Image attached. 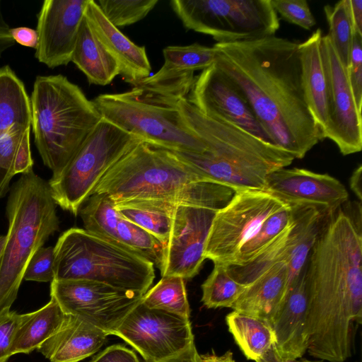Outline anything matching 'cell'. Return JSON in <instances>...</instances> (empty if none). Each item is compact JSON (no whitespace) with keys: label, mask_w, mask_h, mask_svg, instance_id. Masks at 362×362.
<instances>
[{"label":"cell","mask_w":362,"mask_h":362,"mask_svg":"<svg viewBox=\"0 0 362 362\" xmlns=\"http://www.w3.org/2000/svg\"><path fill=\"white\" fill-rule=\"evenodd\" d=\"M213 47L214 64L244 94L273 144L300 159L325 139L305 98L298 43L272 35Z\"/></svg>","instance_id":"obj_1"},{"label":"cell","mask_w":362,"mask_h":362,"mask_svg":"<svg viewBox=\"0 0 362 362\" xmlns=\"http://www.w3.org/2000/svg\"><path fill=\"white\" fill-rule=\"evenodd\" d=\"M305 285L307 352L345 362L362 322L361 215L339 208L329 216L310 252Z\"/></svg>","instance_id":"obj_2"},{"label":"cell","mask_w":362,"mask_h":362,"mask_svg":"<svg viewBox=\"0 0 362 362\" xmlns=\"http://www.w3.org/2000/svg\"><path fill=\"white\" fill-rule=\"evenodd\" d=\"M186 125L205 144L201 153L173 151L207 182L234 192L265 191L268 176L290 165L295 158L226 120L209 117L187 98L177 102Z\"/></svg>","instance_id":"obj_3"},{"label":"cell","mask_w":362,"mask_h":362,"mask_svg":"<svg viewBox=\"0 0 362 362\" xmlns=\"http://www.w3.org/2000/svg\"><path fill=\"white\" fill-rule=\"evenodd\" d=\"M234 192L205 182L171 151L141 141L105 174L93 194H106L115 202L160 199L218 210Z\"/></svg>","instance_id":"obj_4"},{"label":"cell","mask_w":362,"mask_h":362,"mask_svg":"<svg viewBox=\"0 0 362 362\" xmlns=\"http://www.w3.org/2000/svg\"><path fill=\"white\" fill-rule=\"evenodd\" d=\"M30 98L37 149L45 165L56 174L102 117L93 100L61 74L37 76Z\"/></svg>","instance_id":"obj_5"},{"label":"cell","mask_w":362,"mask_h":362,"mask_svg":"<svg viewBox=\"0 0 362 362\" xmlns=\"http://www.w3.org/2000/svg\"><path fill=\"white\" fill-rule=\"evenodd\" d=\"M56 206L48 182L34 171L21 175L10 189L8 231L0 257V310L11 308L30 259L58 230Z\"/></svg>","instance_id":"obj_6"},{"label":"cell","mask_w":362,"mask_h":362,"mask_svg":"<svg viewBox=\"0 0 362 362\" xmlns=\"http://www.w3.org/2000/svg\"><path fill=\"white\" fill-rule=\"evenodd\" d=\"M54 255V280H91L145 294L155 279L152 263L84 228L62 233Z\"/></svg>","instance_id":"obj_7"},{"label":"cell","mask_w":362,"mask_h":362,"mask_svg":"<svg viewBox=\"0 0 362 362\" xmlns=\"http://www.w3.org/2000/svg\"><path fill=\"white\" fill-rule=\"evenodd\" d=\"M180 99L136 86L119 93L100 94L93 102L102 118L146 143L201 153L205 144L185 123L177 107Z\"/></svg>","instance_id":"obj_8"},{"label":"cell","mask_w":362,"mask_h":362,"mask_svg":"<svg viewBox=\"0 0 362 362\" xmlns=\"http://www.w3.org/2000/svg\"><path fill=\"white\" fill-rule=\"evenodd\" d=\"M141 141V138L102 118L48 181L55 204L77 216L105 174Z\"/></svg>","instance_id":"obj_9"},{"label":"cell","mask_w":362,"mask_h":362,"mask_svg":"<svg viewBox=\"0 0 362 362\" xmlns=\"http://www.w3.org/2000/svg\"><path fill=\"white\" fill-rule=\"evenodd\" d=\"M170 6L187 30L217 43L275 35L280 26L270 0H173Z\"/></svg>","instance_id":"obj_10"},{"label":"cell","mask_w":362,"mask_h":362,"mask_svg":"<svg viewBox=\"0 0 362 362\" xmlns=\"http://www.w3.org/2000/svg\"><path fill=\"white\" fill-rule=\"evenodd\" d=\"M286 204L266 191L235 192L216 212L206 243L205 259L229 265L261 224Z\"/></svg>","instance_id":"obj_11"},{"label":"cell","mask_w":362,"mask_h":362,"mask_svg":"<svg viewBox=\"0 0 362 362\" xmlns=\"http://www.w3.org/2000/svg\"><path fill=\"white\" fill-rule=\"evenodd\" d=\"M112 334L130 344L146 362L168 360L194 344L189 317L148 308L141 300Z\"/></svg>","instance_id":"obj_12"},{"label":"cell","mask_w":362,"mask_h":362,"mask_svg":"<svg viewBox=\"0 0 362 362\" xmlns=\"http://www.w3.org/2000/svg\"><path fill=\"white\" fill-rule=\"evenodd\" d=\"M50 283V296L65 314L76 315L108 335L144 295L91 280L54 279Z\"/></svg>","instance_id":"obj_13"},{"label":"cell","mask_w":362,"mask_h":362,"mask_svg":"<svg viewBox=\"0 0 362 362\" xmlns=\"http://www.w3.org/2000/svg\"><path fill=\"white\" fill-rule=\"evenodd\" d=\"M320 51L327 79L329 121L325 139L332 140L347 156L362 148V119L350 85L348 70L341 63L327 35H322Z\"/></svg>","instance_id":"obj_14"},{"label":"cell","mask_w":362,"mask_h":362,"mask_svg":"<svg viewBox=\"0 0 362 362\" xmlns=\"http://www.w3.org/2000/svg\"><path fill=\"white\" fill-rule=\"evenodd\" d=\"M218 210L177 204L169 239L165 246L162 276L189 279L196 276L204 261V250L212 221Z\"/></svg>","instance_id":"obj_15"},{"label":"cell","mask_w":362,"mask_h":362,"mask_svg":"<svg viewBox=\"0 0 362 362\" xmlns=\"http://www.w3.org/2000/svg\"><path fill=\"white\" fill-rule=\"evenodd\" d=\"M186 98L203 114L230 122L272 144L244 94L214 63L194 77Z\"/></svg>","instance_id":"obj_16"},{"label":"cell","mask_w":362,"mask_h":362,"mask_svg":"<svg viewBox=\"0 0 362 362\" xmlns=\"http://www.w3.org/2000/svg\"><path fill=\"white\" fill-rule=\"evenodd\" d=\"M88 0H45L37 17L35 57L50 69L71 62Z\"/></svg>","instance_id":"obj_17"},{"label":"cell","mask_w":362,"mask_h":362,"mask_svg":"<svg viewBox=\"0 0 362 362\" xmlns=\"http://www.w3.org/2000/svg\"><path fill=\"white\" fill-rule=\"evenodd\" d=\"M265 191L290 205H313L331 212L339 209L349 198L346 187L334 177L297 168H284L272 173Z\"/></svg>","instance_id":"obj_18"},{"label":"cell","mask_w":362,"mask_h":362,"mask_svg":"<svg viewBox=\"0 0 362 362\" xmlns=\"http://www.w3.org/2000/svg\"><path fill=\"white\" fill-rule=\"evenodd\" d=\"M163 53L164 64L161 68L134 86L177 98H186L194 81V71L209 68L216 60L214 47L198 43L168 46L163 49Z\"/></svg>","instance_id":"obj_19"},{"label":"cell","mask_w":362,"mask_h":362,"mask_svg":"<svg viewBox=\"0 0 362 362\" xmlns=\"http://www.w3.org/2000/svg\"><path fill=\"white\" fill-rule=\"evenodd\" d=\"M307 308L305 267L269 322L275 335L274 348L283 362L296 361L308 351Z\"/></svg>","instance_id":"obj_20"},{"label":"cell","mask_w":362,"mask_h":362,"mask_svg":"<svg viewBox=\"0 0 362 362\" xmlns=\"http://www.w3.org/2000/svg\"><path fill=\"white\" fill-rule=\"evenodd\" d=\"M84 16L93 33L116 62L119 75L129 84L148 77L151 66L146 48L131 41L105 16L95 1L88 0Z\"/></svg>","instance_id":"obj_21"},{"label":"cell","mask_w":362,"mask_h":362,"mask_svg":"<svg viewBox=\"0 0 362 362\" xmlns=\"http://www.w3.org/2000/svg\"><path fill=\"white\" fill-rule=\"evenodd\" d=\"M107 335L83 319L66 314L60 328L37 351L51 362H78L97 352Z\"/></svg>","instance_id":"obj_22"},{"label":"cell","mask_w":362,"mask_h":362,"mask_svg":"<svg viewBox=\"0 0 362 362\" xmlns=\"http://www.w3.org/2000/svg\"><path fill=\"white\" fill-rule=\"evenodd\" d=\"M290 206L293 210V223L284 261L288 269L289 288L305 269L313 247L328 218L334 213L313 205Z\"/></svg>","instance_id":"obj_23"},{"label":"cell","mask_w":362,"mask_h":362,"mask_svg":"<svg viewBox=\"0 0 362 362\" xmlns=\"http://www.w3.org/2000/svg\"><path fill=\"white\" fill-rule=\"evenodd\" d=\"M322 37V30L317 29L305 41L298 44V51L305 98L324 136L329 121V104L327 79L320 51Z\"/></svg>","instance_id":"obj_24"},{"label":"cell","mask_w":362,"mask_h":362,"mask_svg":"<svg viewBox=\"0 0 362 362\" xmlns=\"http://www.w3.org/2000/svg\"><path fill=\"white\" fill-rule=\"evenodd\" d=\"M288 288V267L284 262L277 263L247 286L231 308L269 322Z\"/></svg>","instance_id":"obj_25"},{"label":"cell","mask_w":362,"mask_h":362,"mask_svg":"<svg viewBox=\"0 0 362 362\" xmlns=\"http://www.w3.org/2000/svg\"><path fill=\"white\" fill-rule=\"evenodd\" d=\"M71 62L86 76L90 84L106 86L119 75L118 66L97 39L83 17Z\"/></svg>","instance_id":"obj_26"},{"label":"cell","mask_w":362,"mask_h":362,"mask_svg":"<svg viewBox=\"0 0 362 362\" xmlns=\"http://www.w3.org/2000/svg\"><path fill=\"white\" fill-rule=\"evenodd\" d=\"M65 316L53 297L42 308L20 315L11 347L12 356L19 353L29 354L37 349L60 328Z\"/></svg>","instance_id":"obj_27"},{"label":"cell","mask_w":362,"mask_h":362,"mask_svg":"<svg viewBox=\"0 0 362 362\" xmlns=\"http://www.w3.org/2000/svg\"><path fill=\"white\" fill-rule=\"evenodd\" d=\"M229 332L247 359L258 362L274 347L275 335L269 322L233 310L226 317Z\"/></svg>","instance_id":"obj_28"},{"label":"cell","mask_w":362,"mask_h":362,"mask_svg":"<svg viewBox=\"0 0 362 362\" xmlns=\"http://www.w3.org/2000/svg\"><path fill=\"white\" fill-rule=\"evenodd\" d=\"M115 203L116 209L123 218L148 231L165 246L177 204L165 200L143 199Z\"/></svg>","instance_id":"obj_29"},{"label":"cell","mask_w":362,"mask_h":362,"mask_svg":"<svg viewBox=\"0 0 362 362\" xmlns=\"http://www.w3.org/2000/svg\"><path fill=\"white\" fill-rule=\"evenodd\" d=\"M15 125L31 127V105L25 86L12 69L0 68V133Z\"/></svg>","instance_id":"obj_30"},{"label":"cell","mask_w":362,"mask_h":362,"mask_svg":"<svg viewBox=\"0 0 362 362\" xmlns=\"http://www.w3.org/2000/svg\"><path fill=\"white\" fill-rule=\"evenodd\" d=\"M79 214L86 230L119 245L117 227L122 216L109 195L104 193L92 194L81 206Z\"/></svg>","instance_id":"obj_31"},{"label":"cell","mask_w":362,"mask_h":362,"mask_svg":"<svg viewBox=\"0 0 362 362\" xmlns=\"http://www.w3.org/2000/svg\"><path fill=\"white\" fill-rule=\"evenodd\" d=\"M293 222V210L288 204L270 215L261 224L241 247L235 259L228 266H243L247 264L288 229Z\"/></svg>","instance_id":"obj_32"},{"label":"cell","mask_w":362,"mask_h":362,"mask_svg":"<svg viewBox=\"0 0 362 362\" xmlns=\"http://www.w3.org/2000/svg\"><path fill=\"white\" fill-rule=\"evenodd\" d=\"M118 243L136 253L162 272L165 245L153 234L122 216L117 227Z\"/></svg>","instance_id":"obj_33"},{"label":"cell","mask_w":362,"mask_h":362,"mask_svg":"<svg viewBox=\"0 0 362 362\" xmlns=\"http://www.w3.org/2000/svg\"><path fill=\"white\" fill-rule=\"evenodd\" d=\"M141 302L148 308L160 309L189 318L190 309L185 279L164 276L143 296Z\"/></svg>","instance_id":"obj_34"},{"label":"cell","mask_w":362,"mask_h":362,"mask_svg":"<svg viewBox=\"0 0 362 362\" xmlns=\"http://www.w3.org/2000/svg\"><path fill=\"white\" fill-rule=\"evenodd\" d=\"M246 287L232 278L226 264L214 263L212 272L202 285V301L208 308H231Z\"/></svg>","instance_id":"obj_35"},{"label":"cell","mask_w":362,"mask_h":362,"mask_svg":"<svg viewBox=\"0 0 362 362\" xmlns=\"http://www.w3.org/2000/svg\"><path fill=\"white\" fill-rule=\"evenodd\" d=\"M329 25V36L343 65L348 69L354 35L349 0L324 7Z\"/></svg>","instance_id":"obj_36"},{"label":"cell","mask_w":362,"mask_h":362,"mask_svg":"<svg viewBox=\"0 0 362 362\" xmlns=\"http://www.w3.org/2000/svg\"><path fill=\"white\" fill-rule=\"evenodd\" d=\"M292 225L247 264L243 266L227 265L232 278L241 284L248 286L276 264L284 262Z\"/></svg>","instance_id":"obj_37"},{"label":"cell","mask_w":362,"mask_h":362,"mask_svg":"<svg viewBox=\"0 0 362 362\" xmlns=\"http://www.w3.org/2000/svg\"><path fill=\"white\" fill-rule=\"evenodd\" d=\"M158 0H100L96 1L106 18L115 27H123L144 18Z\"/></svg>","instance_id":"obj_38"},{"label":"cell","mask_w":362,"mask_h":362,"mask_svg":"<svg viewBox=\"0 0 362 362\" xmlns=\"http://www.w3.org/2000/svg\"><path fill=\"white\" fill-rule=\"evenodd\" d=\"M29 129L31 127L15 125L0 133V199L10 189L15 155L25 132Z\"/></svg>","instance_id":"obj_39"},{"label":"cell","mask_w":362,"mask_h":362,"mask_svg":"<svg viewBox=\"0 0 362 362\" xmlns=\"http://www.w3.org/2000/svg\"><path fill=\"white\" fill-rule=\"evenodd\" d=\"M272 7L286 21L310 30L316 21L305 0H270Z\"/></svg>","instance_id":"obj_40"},{"label":"cell","mask_w":362,"mask_h":362,"mask_svg":"<svg viewBox=\"0 0 362 362\" xmlns=\"http://www.w3.org/2000/svg\"><path fill=\"white\" fill-rule=\"evenodd\" d=\"M54 247H40L30 259L23 279L37 282L54 280Z\"/></svg>","instance_id":"obj_41"},{"label":"cell","mask_w":362,"mask_h":362,"mask_svg":"<svg viewBox=\"0 0 362 362\" xmlns=\"http://www.w3.org/2000/svg\"><path fill=\"white\" fill-rule=\"evenodd\" d=\"M348 76L356 106L362 107V36L354 35Z\"/></svg>","instance_id":"obj_42"},{"label":"cell","mask_w":362,"mask_h":362,"mask_svg":"<svg viewBox=\"0 0 362 362\" xmlns=\"http://www.w3.org/2000/svg\"><path fill=\"white\" fill-rule=\"evenodd\" d=\"M10 308L0 310V362H6L12 356V344L19 322L20 315Z\"/></svg>","instance_id":"obj_43"},{"label":"cell","mask_w":362,"mask_h":362,"mask_svg":"<svg viewBox=\"0 0 362 362\" xmlns=\"http://www.w3.org/2000/svg\"><path fill=\"white\" fill-rule=\"evenodd\" d=\"M30 129L25 132L18 146L12 167L13 176L16 174L24 175L33 171V160L30 151Z\"/></svg>","instance_id":"obj_44"},{"label":"cell","mask_w":362,"mask_h":362,"mask_svg":"<svg viewBox=\"0 0 362 362\" xmlns=\"http://www.w3.org/2000/svg\"><path fill=\"white\" fill-rule=\"evenodd\" d=\"M90 362H140L135 353L127 347L115 344L106 348Z\"/></svg>","instance_id":"obj_45"},{"label":"cell","mask_w":362,"mask_h":362,"mask_svg":"<svg viewBox=\"0 0 362 362\" xmlns=\"http://www.w3.org/2000/svg\"><path fill=\"white\" fill-rule=\"evenodd\" d=\"M10 34L14 40L21 45L36 49L37 33L36 30L28 27L10 28Z\"/></svg>","instance_id":"obj_46"},{"label":"cell","mask_w":362,"mask_h":362,"mask_svg":"<svg viewBox=\"0 0 362 362\" xmlns=\"http://www.w3.org/2000/svg\"><path fill=\"white\" fill-rule=\"evenodd\" d=\"M349 6L354 33L362 36V0H349Z\"/></svg>","instance_id":"obj_47"},{"label":"cell","mask_w":362,"mask_h":362,"mask_svg":"<svg viewBox=\"0 0 362 362\" xmlns=\"http://www.w3.org/2000/svg\"><path fill=\"white\" fill-rule=\"evenodd\" d=\"M199 356L194 344L181 354L160 362H200Z\"/></svg>","instance_id":"obj_48"},{"label":"cell","mask_w":362,"mask_h":362,"mask_svg":"<svg viewBox=\"0 0 362 362\" xmlns=\"http://www.w3.org/2000/svg\"><path fill=\"white\" fill-rule=\"evenodd\" d=\"M361 175H362V166L360 165L356 168L350 177V187L354 192L359 201H361Z\"/></svg>","instance_id":"obj_49"},{"label":"cell","mask_w":362,"mask_h":362,"mask_svg":"<svg viewBox=\"0 0 362 362\" xmlns=\"http://www.w3.org/2000/svg\"><path fill=\"white\" fill-rule=\"evenodd\" d=\"M199 361L200 362H237L233 358V354L230 351H228L221 356L214 353L201 355L199 356Z\"/></svg>","instance_id":"obj_50"},{"label":"cell","mask_w":362,"mask_h":362,"mask_svg":"<svg viewBox=\"0 0 362 362\" xmlns=\"http://www.w3.org/2000/svg\"><path fill=\"white\" fill-rule=\"evenodd\" d=\"M258 362H283L276 355L274 348L273 349ZM296 362H298L296 361Z\"/></svg>","instance_id":"obj_51"},{"label":"cell","mask_w":362,"mask_h":362,"mask_svg":"<svg viewBox=\"0 0 362 362\" xmlns=\"http://www.w3.org/2000/svg\"><path fill=\"white\" fill-rule=\"evenodd\" d=\"M6 238V235H0V257L4 249Z\"/></svg>","instance_id":"obj_52"},{"label":"cell","mask_w":362,"mask_h":362,"mask_svg":"<svg viewBox=\"0 0 362 362\" xmlns=\"http://www.w3.org/2000/svg\"><path fill=\"white\" fill-rule=\"evenodd\" d=\"M298 362H322V361H312V360H309V359H307V358H303V359H300V361H298Z\"/></svg>","instance_id":"obj_53"}]
</instances>
